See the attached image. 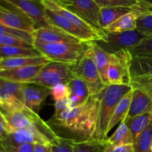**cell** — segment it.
Wrapping results in <instances>:
<instances>
[{"label": "cell", "mask_w": 152, "mask_h": 152, "mask_svg": "<svg viewBox=\"0 0 152 152\" xmlns=\"http://www.w3.org/2000/svg\"><path fill=\"white\" fill-rule=\"evenodd\" d=\"M145 114H152V99L143 92L133 89L132 102L126 120Z\"/></svg>", "instance_id": "obj_19"}, {"label": "cell", "mask_w": 152, "mask_h": 152, "mask_svg": "<svg viewBox=\"0 0 152 152\" xmlns=\"http://www.w3.org/2000/svg\"><path fill=\"white\" fill-rule=\"evenodd\" d=\"M144 3L148 7H152V0H143Z\"/></svg>", "instance_id": "obj_42"}, {"label": "cell", "mask_w": 152, "mask_h": 152, "mask_svg": "<svg viewBox=\"0 0 152 152\" xmlns=\"http://www.w3.org/2000/svg\"><path fill=\"white\" fill-rule=\"evenodd\" d=\"M50 95L55 102L69 97V89L67 84H59L50 89Z\"/></svg>", "instance_id": "obj_34"}, {"label": "cell", "mask_w": 152, "mask_h": 152, "mask_svg": "<svg viewBox=\"0 0 152 152\" xmlns=\"http://www.w3.org/2000/svg\"><path fill=\"white\" fill-rule=\"evenodd\" d=\"M0 152H7L5 147H4V145H3L1 140H0Z\"/></svg>", "instance_id": "obj_41"}, {"label": "cell", "mask_w": 152, "mask_h": 152, "mask_svg": "<svg viewBox=\"0 0 152 152\" xmlns=\"http://www.w3.org/2000/svg\"><path fill=\"white\" fill-rule=\"evenodd\" d=\"M74 77L71 65L50 62L43 66L38 75L28 84L37 85L50 90L56 85L67 84Z\"/></svg>", "instance_id": "obj_6"}, {"label": "cell", "mask_w": 152, "mask_h": 152, "mask_svg": "<svg viewBox=\"0 0 152 152\" xmlns=\"http://www.w3.org/2000/svg\"><path fill=\"white\" fill-rule=\"evenodd\" d=\"M26 85L0 78V110L21 108L25 106L23 90Z\"/></svg>", "instance_id": "obj_12"}, {"label": "cell", "mask_w": 152, "mask_h": 152, "mask_svg": "<svg viewBox=\"0 0 152 152\" xmlns=\"http://www.w3.org/2000/svg\"><path fill=\"white\" fill-rule=\"evenodd\" d=\"M34 152H53L51 145L49 144H35Z\"/></svg>", "instance_id": "obj_39"}, {"label": "cell", "mask_w": 152, "mask_h": 152, "mask_svg": "<svg viewBox=\"0 0 152 152\" xmlns=\"http://www.w3.org/2000/svg\"><path fill=\"white\" fill-rule=\"evenodd\" d=\"M106 35L107 39L105 41L96 42L108 53H115L123 49L129 50L138 45L145 38H148L137 30L118 34L106 33Z\"/></svg>", "instance_id": "obj_10"}, {"label": "cell", "mask_w": 152, "mask_h": 152, "mask_svg": "<svg viewBox=\"0 0 152 152\" xmlns=\"http://www.w3.org/2000/svg\"><path fill=\"white\" fill-rule=\"evenodd\" d=\"M34 47L50 62L72 65L84 56L88 47V42L49 44L34 41Z\"/></svg>", "instance_id": "obj_4"}, {"label": "cell", "mask_w": 152, "mask_h": 152, "mask_svg": "<svg viewBox=\"0 0 152 152\" xmlns=\"http://www.w3.org/2000/svg\"><path fill=\"white\" fill-rule=\"evenodd\" d=\"M56 1L77 15L95 31L102 35H106L99 25L101 8L95 0H58Z\"/></svg>", "instance_id": "obj_7"}, {"label": "cell", "mask_w": 152, "mask_h": 152, "mask_svg": "<svg viewBox=\"0 0 152 152\" xmlns=\"http://www.w3.org/2000/svg\"><path fill=\"white\" fill-rule=\"evenodd\" d=\"M112 152H134L133 143L120 145L114 148Z\"/></svg>", "instance_id": "obj_40"}, {"label": "cell", "mask_w": 152, "mask_h": 152, "mask_svg": "<svg viewBox=\"0 0 152 152\" xmlns=\"http://www.w3.org/2000/svg\"><path fill=\"white\" fill-rule=\"evenodd\" d=\"M129 51L132 55L145 56L152 57V37L145 38L136 47L129 49Z\"/></svg>", "instance_id": "obj_30"}, {"label": "cell", "mask_w": 152, "mask_h": 152, "mask_svg": "<svg viewBox=\"0 0 152 152\" xmlns=\"http://www.w3.org/2000/svg\"><path fill=\"white\" fill-rule=\"evenodd\" d=\"M134 138L124 121L121 122L114 133L107 138L103 145L104 152H112L113 150L120 145L132 144Z\"/></svg>", "instance_id": "obj_21"}, {"label": "cell", "mask_w": 152, "mask_h": 152, "mask_svg": "<svg viewBox=\"0 0 152 152\" xmlns=\"http://www.w3.org/2000/svg\"><path fill=\"white\" fill-rule=\"evenodd\" d=\"M10 132V129L9 128L8 124H7L2 113L0 111V140H2L5 135Z\"/></svg>", "instance_id": "obj_38"}, {"label": "cell", "mask_w": 152, "mask_h": 152, "mask_svg": "<svg viewBox=\"0 0 152 152\" xmlns=\"http://www.w3.org/2000/svg\"><path fill=\"white\" fill-rule=\"evenodd\" d=\"M131 87L143 92L152 99V57L132 55Z\"/></svg>", "instance_id": "obj_5"}, {"label": "cell", "mask_w": 152, "mask_h": 152, "mask_svg": "<svg viewBox=\"0 0 152 152\" xmlns=\"http://www.w3.org/2000/svg\"><path fill=\"white\" fill-rule=\"evenodd\" d=\"M26 17L34 23L36 30L50 26L46 10L40 1L31 0H10Z\"/></svg>", "instance_id": "obj_14"}, {"label": "cell", "mask_w": 152, "mask_h": 152, "mask_svg": "<svg viewBox=\"0 0 152 152\" xmlns=\"http://www.w3.org/2000/svg\"><path fill=\"white\" fill-rule=\"evenodd\" d=\"M50 62V61L44 56L3 58L0 59V71L31 65H46Z\"/></svg>", "instance_id": "obj_22"}, {"label": "cell", "mask_w": 152, "mask_h": 152, "mask_svg": "<svg viewBox=\"0 0 152 152\" xmlns=\"http://www.w3.org/2000/svg\"><path fill=\"white\" fill-rule=\"evenodd\" d=\"M133 90V89H132ZM132 91H131L129 93L125 95L120 102L117 105V108H116L115 111H114L113 117L111 118V122H110L109 126L108 129V133H109L113 128L118 124L119 123L125 121L126 120L128 114H129V108H130L131 102H132Z\"/></svg>", "instance_id": "obj_24"}, {"label": "cell", "mask_w": 152, "mask_h": 152, "mask_svg": "<svg viewBox=\"0 0 152 152\" xmlns=\"http://www.w3.org/2000/svg\"><path fill=\"white\" fill-rule=\"evenodd\" d=\"M35 144H24L16 147H5L7 152H34Z\"/></svg>", "instance_id": "obj_37"}, {"label": "cell", "mask_w": 152, "mask_h": 152, "mask_svg": "<svg viewBox=\"0 0 152 152\" xmlns=\"http://www.w3.org/2000/svg\"><path fill=\"white\" fill-rule=\"evenodd\" d=\"M86 53L93 59L104 84L106 86H109L108 72L109 68L110 53L105 51L96 42H88V47Z\"/></svg>", "instance_id": "obj_17"}, {"label": "cell", "mask_w": 152, "mask_h": 152, "mask_svg": "<svg viewBox=\"0 0 152 152\" xmlns=\"http://www.w3.org/2000/svg\"><path fill=\"white\" fill-rule=\"evenodd\" d=\"M2 35L13 36V37L22 39L34 45V39L32 34H30V33L25 32V31H20V30L8 28V27L0 23V36Z\"/></svg>", "instance_id": "obj_29"}, {"label": "cell", "mask_w": 152, "mask_h": 152, "mask_svg": "<svg viewBox=\"0 0 152 152\" xmlns=\"http://www.w3.org/2000/svg\"><path fill=\"white\" fill-rule=\"evenodd\" d=\"M100 8L103 7H130L138 4L139 0H95Z\"/></svg>", "instance_id": "obj_31"}, {"label": "cell", "mask_w": 152, "mask_h": 152, "mask_svg": "<svg viewBox=\"0 0 152 152\" xmlns=\"http://www.w3.org/2000/svg\"><path fill=\"white\" fill-rule=\"evenodd\" d=\"M0 23L8 28L32 34L36 30L34 23L10 0H0Z\"/></svg>", "instance_id": "obj_11"}, {"label": "cell", "mask_w": 152, "mask_h": 152, "mask_svg": "<svg viewBox=\"0 0 152 152\" xmlns=\"http://www.w3.org/2000/svg\"><path fill=\"white\" fill-rule=\"evenodd\" d=\"M73 152H104V148L102 144L89 141L74 143Z\"/></svg>", "instance_id": "obj_33"}, {"label": "cell", "mask_w": 152, "mask_h": 152, "mask_svg": "<svg viewBox=\"0 0 152 152\" xmlns=\"http://www.w3.org/2000/svg\"><path fill=\"white\" fill-rule=\"evenodd\" d=\"M102 92L93 95L83 105L71 108L47 122L59 138L74 143L89 142L94 134L99 115Z\"/></svg>", "instance_id": "obj_1"}, {"label": "cell", "mask_w": 152, "mask_h": 152, "mask_svg": "<svg viewBox=\"0 0 152 152\" xmlns=\"http://www.w3.org/2000/svg\"><path fill=\"white\" fill-rule=\"evenodd\" d=\"M142 15L143 14L140 12H130L106 27L104 31L111 34H118L137 30V19Z\"/></svg>", "instance_id": "obj_23"}, {"label": "cell", "mask_w": 152, "mask_h": 152, "mask_svg": "<svg viewBox=\"0 0 152 152\" xmlns=\"http://www.w3.org/2000/svg\"><path fill=\"white\" fill-rule=\"evenodd\" d=\"M72 108L69 97L60 99L55 102V114L53 116H58Z\"/></svg>", "instance_id": "obj_36"}, {"label": "cell", "mask_w": 152, "mask_h": 152, "mask_svg": "<svg viewBox=\"0 0 152 152\" xmlns=\"http://www.w3.org/2000/svg\"><path fill=\"white\" fill-rule=\"evenodd\" d=\"M152 121V114H145L143 115L134 117L130 120H125L126 126L132 133L134 140L146 129Z\"/></svg>", "instance_id": "obj_25"}, {"label": "cell", "mask_w": 152, "mask_h": 152, "mask_svg": "<svg viewBox=\"0 0 152 152\" xmlns=\"http://www.w3.org/2000/svg\"><path fill=\"white\" fill-rule=\"evenodd\" d=\"M10 131L19 129H34L41 132L56 143L59 137L53 133L47 122H45L39 114L33 112L27 107L13 109H1Z\"/></svg>", "instance_id": "obj_3"}, {"label": "cell", "mask_w": 152, "mask_h": 152, "mask_svg": "<svg viewBox=\"0 0 152 152\" xmlns=\"http://www.w3.org/2000/svg\"><path fill=\"white\" fill-rule=\"evenodd\" d=\"M4 147H16L24 144H49L53 142L48 137L34 129L10 131L1 140Z\"/></svg>", "instance_id": "obj_13"}, {"label": "cell", "mask_w": 152, "mask_h": 152, "mask_svg": "<svg viewBox=\"0 0 152 152\" xmlns=\"http://www.w3.org/2000/svg\"><path fill=\"white\" fill-rule=\"evenodd\" d=\"M134 152H152V121L134 140Z\"/></svg>", "instance_id": "obj_27"}, {"label": "cell", "mask_w": 152, "mask_h": 152, "mask_svg": "<svg viewBox=\"0 0 152 152\" xmlns=\"http://www.w3.org/2000/svg\"><path fill=\"white\" fill-rule=\"evenodd\" d=\"M33 37L34 41L49 44L83 42L53 25L35 30V31L33 33Z\"/></svg>", "instance_id": "obj_15"}, {"label": "cell", "mask_w": 152, "mask_h": 152, "mask_svg": "<svg viewBox=\"0 0 152 152\" xmlns=\"http://www.w3.org/2000/svg\"><path fill=\"white\" fill-rule=\"evenodd\" d=\"M50 90L34 84H27L23 90L24 105L38 114L42 104L50 95Z\"/></svg>", "instance_id": "obj_16"}, {"label": "cell", "mask_w": 152, "mask_h": 152, "mask_svg": "<svg viewBox=\"0 0 152 152\" xmlns=\"http://www.w3.org/2000/svg\"><path fill=\"white\" fill-rule=\"evenodd\" d=\"M42 65H31L0 71V78L16 83L28 84L39 74Z\"/></svg>", "instance_id": "obj_18"}, {"label": "cell", "mask_w": 152, "mask_h": 152, "mask_svg": "<svg viewBox=\"0 0 152 152\" xmlns=\"http://www.w3.org/2000/svg\"><path fill=\"white\" fill-rule=\"evenodd\" d=\"M74 142L72 141L59 138L56 143L51 145L53 152H73V145Z\"/></svg>", "instance_id": "obj_35"}, {"label": "cell", "mask_w": 152, "mask_h": 152, "mask_svg": "<svg viewBox=\"0 0 152 152\" xmlns=\"http://www.w3.org/2000/svg\"><path fill=\"white\" fill-rule=\"evenodd\" d=\"M132 91L129 86L109 85L102 91L97 123L91 142L104 145L108 137V129L117 105L122 98Z\"/></svg>", "instance_id": "obj_2"}, {"label": "cell", "mask_w": 152, "mask_h": 152, "mask_svg": "<svg viewBox=\"0 0 152 152\" xmlns=\"http://www.w3.org/2000/svg\"><path fill=\"white\" fill-rule=\"evenodd\" d=\"M0 47H21L25 48H34V45L10 35L0 36Z\"/></svg>", "instance_id": "obj_28"}, {"label": "cell", "mask_w": 152, "mask_h": 152, "mask_svg": "<svg viewBox=\"0 0 152 152\" xmlns=\"http://www.w3.org/2000/svg\"><path fill=\"white\" fill-rule=\"evenodd\" d=\"M39 56L42 55L35 48H25L21 47H0V59Z\"/></svg>", "instance_id": "obj_26"}, {"label": "cell", "mask_w": 152, "mask_h": 152, "mask_svg": "<svg viewBox=\"0 0 152 152\" xmlns=\"http://www.w3.org/2000/svg\"><path fill=\"white\" fill-rule=\"evenodd\" d=\"M72 108L83 105L91 96L87 84L82 79L74 77L67 83Z\"/></svg>", "instance_id": "obj_20"}, {"label": "cell", "mask_w": 152, "mask_h": 152, "mask_svg": "<svg viewBox=\"0 0 152 152\" xmlns=\"http://www.w3.org/2000/svg\"><path fill=\"white\" fill-rule=\"evenodd\" d=\"M137 30L147 37H152V14L142 15L137 22Z\"/></svg>", "instance_id": "obj_32"}, {"label": "cell", "mask_w": 152, "mask_h": 152, "mask_svg": "<svg viewBox=\"0 0 152 152\" xmlns=\"http://www.w3.org/2000/svg\"><path fill=\"white\" fill-rule=\"evenodd\" d=\"M71 68L76 77L82 79L87 84L91 96L99 94L107 87L93 59L86 52L80 60L71 65Z\"/></svg>", "instance_id": "obj_8"}, {"label": "cell", "mask_w": 152, "mask_h": 152, "mask_svg": "<svg viewBox=\"0 0 152 152\" xmlns=\"http://www.w3.org/2000/svg\"><path fill=\"white\" fill-rule=\"evenodd\" d=\"M131 58L132 54L127 49L110 53L108 72L109 85L131 86Z\"/></svg>", "instance_id": "obj_9"}]
</instances>
